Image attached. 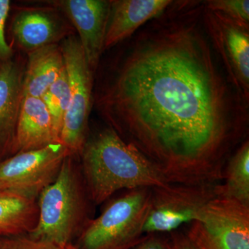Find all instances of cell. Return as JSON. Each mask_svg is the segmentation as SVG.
<instances>
[{"mask_svg": "<svg viewBox=\"0 0 249 249\" xmlns=\"http://www.w3.org/2000/svg\"><path fill=\"white\" fill-rule=\"evenodd\" d=\"M204 1H173L127 39L97 98L111 128L171 183L214 184L248 139L249 103L204 25Z\"/></svg>", "mask_w": 249, "mask_h": 249, "instance_id": "6da1fadb", "label": "cell"}, {"mask_svg": "<svg viewBox=\"0 0 249 249\" xmlns=\"http://www.w3.org/2000/svg\"><path fill=\"white\" fill-rule=\"evenodd\" d=\"M80 155L88 196L96 205L121 190L157 188L170 183L145 156L111 127L88 137Z\"/></svg>", "mask_w": 249, "mask_h": 249, "instance_id": "7a4b0ae2", "label": "cell"}, {"mask_svg": "<svg viewBox=\"0 0 249 249\" xmlns=\"http://www.w3.org/2000/svg\"><path fill=\"white\" fill-rule=\"evenodd\" d=\"M89 201L81 170L69 155L55 179L39 194L38 219L27 235L65 248L89 222Z\"/></svg>", "mask_w": 249, "mask_h": 249, "instance_id": "3957f363", "label": "cell"}, {"mask_svg": "<svg viewBox=\"0 0 249 249\" xmlns=\"http://www.w3.org/2000/svg\"><path fill=\"white\" fill-rule=\"evenodd\" d=\"M152 188L129 190L113 199L80 232L79 249H130L145 237Z\"/></svg>", "mask_w": 249, "mask_h": 249, "instance_id": "277c9868", "label": "cell"}, {"mask_svg": "<svg viewBox=\"0 0 249 249\" xmlns=\"http://www.w3.org/2000/svg\"><path fill=\"white\" fill-rule=\"evenodd\" d=\"M60 47L70 85V102L59 142L74 156L80 155L88 138L93 73L78 38L70 36Z\"/></svg>", "mask_w": 249, "mask_h": 249, "instance_id": "5b68a950", "label": "cell"}, {"mask_svg": "<svg viewBox=\"0 0 249 249\" xmlns=\"http://www.w3.org/2000/svg\"><path fill=\"white\" fill-rule=\"evenodd\" d=\"M186 235L200 249H249V208L215 196L207 203Z\"/></svg>", "mask_w": 249, "mask_h": 249, "instance_id": "8992f818", "label": "cell"}, {"mask_svg": "<svg viewBox=\"0 0 249 249\" xmlns=\"http://www.w3.org/2000/svg\"><path fill=\"white\" fill-rule=\"evenodd\" d=\"M217 184L170 183L163 187L152 188L144 235L170 233L182 225L191 224L197 218L205 205L217 196Z\"/></svg>", "mask_w": 249, "mask_h": 249, "instance_id": "52a82bcc", "label": "cell"}, {"mask_svg": "<svg viewBox=\"0 0 249 249\" xmlns=\"http://www.w3.org/2000/svg\"><path fill=\"white\" fill-rule=\"evenodd\" d=\"M205 30L231 83L249 103V25L205 7Z\"/></svg>", "mask_w": 249, "mask_h": 249, "instance_id": "ba28073f", "label": "cell"}, {"mask_svg": "<svg viewBox=\"0 0 249 249\" xmlns=\"http://www.w3.org/2000/svg\"><path fill=\"white\" fill-rule=\"evenodd\" d=\"M69 155L70 152L60 142L13 155L0 162V192H19L38 196L56 178Z\"/></svg>", "mask_w": 249, "mask_h": 249, "instance_id": "9c48e42d", "label": "cell"}, {"mask_svg": "<svg viewBox=\"0 0 249 249\" xmlns=\"http://www.w3.org/2000/svg\"><path fill=\"white\" fill-rule=\"evenodd\" d=\"M60 10L79 34V40L93 73L97 70L104 52V41L110 1L57 0L47 1Z\"/></svg>", "mask_w": 249, "mask_h": 249, "instance_id": "30bf717a", "label": "cell"}, {"mask_svg": "<svg viewBox=\"0 0 249 249\" xmlns=\"http://www.w3.org/2000/svg\"><path fill=\"white\" fill-rule=\"evenodd\" d=\"M72 28L52 10L24 9L16 15L12 34L19 47L28 53L57 45L71 36Z\"/></svg>", "mask_w": 249, "mask_h": 249, "instance_id": "8fae6325", "label": "cell"}, {"mask_svg": "<svg viewBox=\"0 0 249 249\" xmlns=\"http://www.w3.org/2000/svg\"><path fill=\"white\" fill-rule=\"evenodd\" d=\"M171 0H113L104 41V52L122 43L150 19L157 17Z\"/></svg>", "mask_w": 249, "mask_h": 249, "instance_id": "7c38bea8", "label": "cell"}, {"mask_svg": "<svg viewBox=\"0 0 249 249\" xmlns=\"http://www.w3.org/2000/svg\"><path fill=\"white\" fill-rule=\"evenodd\" d=\"M58 142L53 121L41 98L24 96L11 153L40 150Z\"/></svg>", "mask_w": 249, "mask_h": 249, "instance_id": "4fadbf2b", "label": "cell"}, {"mask_svg": "<svg viewBox=\"0 0 249 249\" xmlns=\"http://www.w3.org/2000/svg\"><path fill=\"white\" fill-rule=\"evenodd\" d=\"M24 73L13 58L0 65V154L11 152L24 98Z\"/></svg>", "mask_w": 249, "mask_h": 249, "instance_id": "5bb4252c", "label": "cell"}, {"mask_svg": "<svg viewBox=\"0 0 249 249\" xmlns=\"http://www.w3.org/2000/svg\"><path fill=\"white\" fill-rule=\"evenodd\" d=\"M65 70L60 46L47 45L29 52L23 80L24 96L42 98Z\"/></svg>", "mask_w": 249, "mask_h": 249, "instance_id": "9a60e30c", "label": "cell"}, {"mask_svg": "<svg viewBox=\"0 0 249 249\" xmlns=\"http://www.w3.org/2000/svg\"><path fill=\"white\" fill-rule=\"evenodd\" d=\"M37 196L15 191L0 192V237L26 235L38 219Z\"/></svg>", "mask_w": 249, "mask_h": 249, "instance_id": "2e32d148", "label": "cell"}, {"mask_svg": "<svg viewBox=\"0 0 249 249\" xmlns=\"http://www.w3.org/2000/svg\"><path fill=\"white\" fill-rule=\"evenodd\" d=\"M224 183L215 187L219 197L235 200L249 208V142L237 147L226 165Z\"/></svg>", "mask_w": 249, "mask_h": 249, "instance_id": "e0dca14e", "label": "cell"}, {"mask_svg": "<svg viewBox=\"0 0 249 249\" xmlns=\"http://www.w3.org/2000/svg\"><path fill=\"white\" fill-rule=\"evenodd\" d=\"M41 99L45 103L52 117L54 131L59 142L62 124L70 102V85L66 69Z\"/></svg>", "mask_w": 249, "mask_h": 249, "instance_id": "ac0fdd59", "label": "cell"}, {"mask_svg": "<svg viewBox=\"0 0 249 249\" xmlns=\"http://www.w3.org/2000/svg\"><path fill=\"white\" fill-rule=\"evenodd\" d=\"M204 4L208 9L249 25V0H208L204 1Z\"/></svg>", "mask_w": 249, "mask_h": 249, "instance_id": "d6986e66", "label": "cell"}, {"mask_svg": "<svg viewBox=\"0 0 249 249\" xmlns=\"http://www.w3.org/2000/svg\"><path fill=\"white\" fill-rule=\"evenodd\" d=\"M0 249H64L46 241L34 240L29 236L0 237Z\"/></svg>", "mask_w": 249, "mask_h": 249, "instance_id": "ffe728a7", "label": "cell"}, {"mask_svg": "<svg viewBox=\"0 0 249 249\" xmlns=\"http://www.w3.org/2000/svg\"><path fill=\"white\" fill-rule=\"evenodd\" d=\"M11 8L9 0H0V65L13 57V49L5 37V25Z\"/></svg>", "mask_w": 249, "mask_h": 249, "instance_id": "44dd1931", "label": "cell"}, {"mask_svg": "<svg viewBox=\"0 0 249 249\" xmlns=\"http://www.w3.org/2000/svg\"><path fill=\"white\" fill-rule=\"evenodd\" d=\"M132 249H172L170 240L160 237L158 234L145 235Z\"/></svg>", "mask_w": 249, "mask_h": 249, "instance_id": "7402d4cb", "label": "cell"}, {"mask_svg": "<svg viewBox=\"0 0 249 249\" xmlns=\"http://www.w3.org/2000/svg\"><path fill=\"white\" fill-rule=\"evenodd\" d=\"M171 233L172 249H200L186 234L175 231Z\"/></svg>", "mask_w": 249, "mask_h": 249, "instance_id": "603a6c76", "label": "cell"}, {"mask_svg": "<svg viewBox=\"0 0 249 249\" xmlns=\"http://www.w3.org/2000/svg\"><path fill=\"white\" fill-rule=\"evenodd\" d=\"M64 249H79L76 246L73 245V244H70V245H68L67 247H65Z\"/></svg>", "mask_w": 249, "mask_h": 249, "instance_id": "cb8c5ba5", "label": "cell"}]
</instances>
